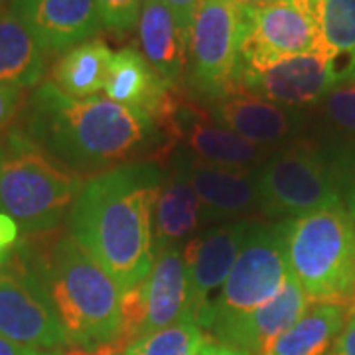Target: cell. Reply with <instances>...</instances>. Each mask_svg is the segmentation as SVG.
Returning <instances> with one entry per match:
<instances>
[{"label": "cell", "instance_id": "obj_29", "mask_svg": "<svg viewBox=\"0 0 355 355\" xmlns=\"http://www.w3.org/2000/svg\"><path fill=\"white\" fill-rule=\"evenodd\" d=\"M162 2L166 4V8L174 14L180 28L188 34L202 0H162Z\"/></svg>", "mask_w": 355, "mask_h": 355}, {"label": "cell", "instance_id": "obj_18", "mask_svg": "<svg viewBox=\"0 0 355 355\" xmlns=\"http://www.w3.org/2000/svg\"><path fill=\"white\" fill-rule=\"evenodd\" d=\"M176 89L168 87L156 76V71L142 58L140 50L125 48L113 55V64L103 91L107 99L150 116L158 127Z\"/></svg>", "mask_w": 355, "mask_h": 355}, {"label": "cell", "instance_id": "obj_21", "mask_svg": "<svg viewBox=\"0 0 355 355\" xmlns=\"http://www.w3.org/2000/svg\"><path fill=\"white\" fill-rule=\"evenodd\" d=\"M312 113L306 137L322 144L347 170L354 182L355 79L338 85Z\"/></svg>", "mask_w": 355, "mask_h": 355}, {"label": "cell", "instance_id": "obj_17", "mask_svg": "<svg viewBox=\"0 0 355 355\" xmlns=\"http://www.w3.org/2000/svg\"><path fill=\"white\" fill-rule=\"evenodd\" d=\"M139 294L140 338L182 320H190L184 245H172L154 254L153 268L139 284Z\"/></svg>", "mask_w": 355, "mask_h": 355}, {"label": "cell", "instance_id": "obj_30", "mask_svg": "<svg viewBox=\"0 0 355 355\" xmlns=\"http://www.w3.org/2000/svg\"><path fill=\"white\" fill-rule=\"evenodd\" d=\"M326 355H355V314L349 312L343 330Z\"/></svg>", "mask_w": 355, "mask_h": 355}, {"label": "cell", "instance_id": "obj_20", "mask_svg": "<svg viewBox=\"0 0 355 355\" xmlns=\"http://www.w3.org/2000/svg\"><path fill=\"white\" fill-rule=\"evenodd\" d=\"M168 160L170 170L166 172L164 184L154 207V254L172 245H182L202 223L200 200L180 156L172 150Z\"/></svg>", "mask_w": 355, "mask_h": 355}, {"label": "cell", "instance_id": "obj_14", "mask_svg": "<svg viewBox=\"0 0 355 355\" xmlns=\"http://www.w3.org/2000/svg\"><path fill=\"white\" fill-rule=\"evenodd\" d=\"M200 200L202 223L237 221L259 209L257 170L203 164L174 148Z\"/></svg>", "mask_w": 355, "mask_h": 355}, {"label": "cell", "instance_id": "obj_39", "mask_svg": "<svg viewBox=\"0 0 355 355\" xmlns=\"http://www.w3.org/2000/svg\"><path fill=\"white\" fill-rule=\"evenodd\" d=\"M4 8V0H0V10Z\"/></svg>", "mask_w": 355, "mask_h": 355}, {"label": "cell", "instance_id": "obj_31", "mask_svg": "<svg viewBox=\"0 0 355 355\" xmlns=\"http://www.w3.org/2000/svg\"><path fill=\"white\" fill-rule=\"evenodd\" d=\"M0 355H67L64 349H40L16 343L4 336H0Z\"/></svg>", "mask_w": 355, "mask_h": 355}, {"label": "cell", "instance_id": "obj_8", "mask_svg": "<svg viewBox=\"0 0 355 355\" xmlns=\"http://www.w3.org/2000/svg\"><path fill=\"white\" fill-rule=\"evenodd\" d=\"M0 336L40 349L69 347L44 282L42 257L26 245L0 257Z\"/></svg>", "mask_w": 355, "mask_h": 355}, {"label": "cell", "instance_id": "obj_3", "mask_svg": "<svg viewBox=\"0 0 355 355\" xmlns=\"http://www.w3.org/2000/svg\"><path fill=\"white\" fill-rule=\"evenodd\" d=\"M42 272L69 347L123 352V288L71 235H62L42 257Z\"/></svg>", "mask_w": 355, "mask_h": 355}, {"label": "cell", "instance_id": "obj_28", "mask_svg": "<svg viewBox=\"0 0 355 355\" xmlns=\"http://www.w3.org/2000/svg\"><path fill=\"white\" fill-rule=\"evenodd\" d=\"M22 105H24L22 89L0 83V132L10 127L16 114L20 113Z\"/></svg>", "mask_w": 355, "mask_h": 355}, {"label": "cell", "instance_id": "obj_13", "mask_svg": "<svg viewBox=\"0 0 355 355\" xmlns=\"http://www.w3.org/2000/svg\"><path fill=\"white\" fill-rule=\"evenodd\" d=\"M214 121L245 140L268 150L284 148L306 137L312 111L266 101L247 91H235L209 107Z\"/></svg>", "mask_w": 355, "mask_h": 355}, {"label": "cell", "instance_id": "obj_5", "mask_svg": "<svg viewBox=\"0 0 355 355\" xmlns=\"http://www.w3.org/2000/svg\"><path fill=\"white\" fill-rule=\"evenodd\" d=\"M286 259L310 302L349 304L355 284V223L336 202L286 219Z\"/></svg>", "mask_w": 355, "mask_h": 355}, {"label": "cell", "instance_id": "obj_33", "mask_svg": "<svg viewBox=\"0 0 355 355\" xmlns=\"http://www.w3.org/2000/svg\"><path fill=\"white\" fill-rule=\"evenodd\" d=\"M198 355H249L247 352H241L237 347H231L225 343L217 342V340H209V342L203 345Z\"/></svg>", "mask_w": 355, "mask_h": 355}, {"label": "cell", "instance_id": "obj_25", "mask_svg": "<svg viewBox=\"0 0 355 355\" xmlns=\"http://www.w3.org/2000/svg\"><path fill=\"white\" fill-rule=\"evenodd\" d=\"M211 338L193 320H182L130 343L123 355H198Z\"/></svg>", "mask_w": 355, "mask_h": 355}, {"label": "cell", "instance_id": "obj_16", "mask_svg": "<svg viewBox=\"0 0 355 355\" xmlns=\"http://www.w3.org/2000/svg\"><path fill=\"white\" fill-rule=\"evenodd\" d=\"M310 300L294 277L282 291L257 310L211 328L217 342L237 347L249 355H263L279 336L294 326L310 310Z\"/></svg>", "mask_w": 355, "mask_h": 355}, {"label": "cell", "instance_id": "obj_23", "mask_svg": "<svg viewBox=\"0 0 355 355\" xmlns=\"http://www.w3.org/2000/svg\"><path fill=\"white\" fill-rule=\"evenodd\" d=\"M113 51L101 38H91L64 51L51 67V83L73 99L99 95L113 64Z\"/></svg>", "mask_w": 355, "mask_h": 355}, {"label": "cell", "instance_id": "obj_24", "mask_svg": "<svg viewBox=\"0 0 355 355\" xmlns=\"http://www.w3.org/2000/svg\"><path fill=\"white\" fill-rule=\"evenodd\" d=\"M349 304H314L294 326L279 336L263 355H326L343 330Z\"/></svg>", "mask_w": 355, "mask_h": 355}, {"label": "cell", "instance_id": "obj_32", "mask_svg": "<svg viewBox=\"0 0 355 355\" xmlns=\"http://www.w3.org/2000/svg\"><path fill=\"white\" fill-rule=\"evenodd\" d=\"M18 233H20V229L14 223L12 217L0 214V257H4L10 249L16 247Z\"/></svg>", "mask_w": 355, "mask_h": 355}, {"label": "cell", "instance_id": "obj_35", "mask_svg": "<svg viewBox=\"0 0 355 355\" xmlns=\"http://www.w3.org/2000/svg\"><path fill=\"white\" fill-rule=\"evenodd\" d=\"M231 2H235L237 6H245V8H261V6L272 4L277 0H231Z\"/></svg>", "mask_w": 355, "mask_h": 355}, {"label": "cell", "instance_id": "obj_19", "mask_svg": "<svg viewBox=\"0 0 355 355\" xmlns=\"http://www.w3.org/2000/svg\"><path fill=\"white\" fill-rule=\"evenodd\" d=\"M140 53L168 87H182L188 64V34L162 0H144L139 18Z\"/></svg>", "mask_w": 355, "mask_h": 355}, {"label": "cell", "instance_id": "obj_1", "mask_svg": "<svg viewBox=\"0 0 355 355\" xmlns=\"http://www.w3.org/2000/svg\"><path fill=\"white\" fill-rule=\"evenodd\" d=\"M20 128L77 176H95L148 154L170 156L150 116L99 95L73 99L51 81L40 83L28 97Z\"/></svg>", "mask_w": 355, "mask_h": 355}, {"label": "cell", "instance_id": "obj_34", "mask_svg": "<svg viewBox=\"0 0 355 355\" xmlns=\"http://www.w3.org/2000/svg\"><path fill=\"white\" fill-rule=\"evenodd\" d=\"M345 207H347V211H349V216H352L355 223V180L345 191Z\"/></svg>", "mask_w": 355, "mask_h": 355}, {"label": "cell", "instance_id": "obj_15", "mask_svg": "<svg viewBox=\"0 0 355 355\" xmlns=\"http://www.w3.org/2000/svg\"><path fill=\"white\" fill-rule=\"evenodd\" d=\"M12 10L46 55H62L103 28L95 0H12Z\"/></svg>", "mask_w": 355, "mask_h": 355}, {"label": "cell", "instance_id": "obj_22", "mask_svg": "<svg viewBox=\"0 0 355 355\" xmlns=\"http://www.w3.org/2000/svg\"><path fill=\"white\" fill-rule=\"evenodd\" d=\"M46 76V53L12 8L0 10V83L38 87Z\"/></svg>", "mask_w": 355, "mask_h": 355}, {"label": "cell", "instance_id": "obj_2", "mask_svg": "<svg viewBox=\"0 0 355 355\" xmlns=\"http://www.w3.org/2000/svg\"><path fill=\"white\" fill-rule=\"evenodd\" d=\"M164 178L154 160L114 166L83 182L67 211V235L123 292L140 284L153 268L154 207Z\"/></svg>", "mask_w": 355, "mask_h": 355}, {"label": "cell", "instance_id": "obj_27", "mask_svg": "<svg viewBox=\"0 0 355 355\" xmlns=\"http://www.w3.org/2000/svg\"><path fill=\"white\" fill-rule=\"evenodd\" d=\"M101 26L113 34H127L139 24L144 0H95Z\"/></svg>", "mask_w": 355, "mask_h": 355}, {"label": "cell", "instance_id": "obj_10", "mask_svg": "<svg viewBox=\"0 0 355 355\" xmlns=\"http://www.w3.org/2000/svg\"><path fill=\"white\" fill-rule=\"evenodd\" d=\"M326 50L330 48L322 34L320 0H277L245 8L241 76L263 71L286 58Z\"/></svg>", "mask_w": 355, "mask_h": 355}, {"label": "cell", "instance_id": "obj_38", "mask_svg": "<svg viewBox=\"0 0 355 355\" xmlns=\"http://www.w3.org/2000/svg\"><path fill=\"white\" fill-rule=\"evenodd\" d=\"M67 355H91L87 352H81V349H71V352H67Z\"/></svg>", "mask_w": 355, "mask_h": 355}, {"label": "cell", "instance_id": "obj_12", "mask_svg": "<svg viewBox=\"0 0 355 355\" xmlns=\"http://www.w3.org/2000/svg\"><path fill=\"white\" fill-rule=\"evenodd\" d=\"M249 217L229 221L191 237L184 245V265L190 292V320L203 330L211 328L219 292L241 251L251 227Z\"/></svg>", "mask_w": 355, "mask_h": 355}, {"label": "cell", "instance_id": "obj_7", "mask_svg": "<svg viewBox=\"0 0 355 355\" xmlns=\"http://www.w3.org/2000/svg\"><path fill=\"white\" fill-rule=\"evenodd\" d=\"M245 6L231 0H202L188 32L186 91L214 105L237 91L241 77Z\"/></svg>", "mask_w": 355, "mask_h": 355}, {"label": "cell", "instance_id": "obj_36", "mask_svg": "<svg viewBox=\"0 0 355 355\" xmlns=\"http://www.w3.org/2000/svg\"><path fill=\"white\" fill-rule=\"evenodd\" d=\"M91 355H123V352H116V349H101V352Z\"/></svg>", "mask_w": 355, "mask_h": 355}, {"label": "cell", "instance_id": "obj_9", "mask_svg": "<svg viewBox=\"0 0 355 355\" xmlns=\"http://www.w3.org/2000/svg\"><path fill=\"white\" fill-rule=\"evenodd\" d=\"M284 227L286 219L251 221L239 257L219 292L211 328L253 312L282 291L291 277Z\"/></svg>", "mask_w": 355, "mask_h": 355}, {"label": "cell", "instance_id": "obj_37", "mask_svg": "<svg viewBox=\"0 0 355 355\" xmlns=\"http://www.w3.org/2000/svg\"><path fill=\"white\" fill-rule=\"evenodd\" d=\"M349 312L355 314V284H354V292H352V296H349Z\"/></svg>", "mask_w": 355, "mask_h": 355}, {"label": "cell", "instance_id": "obj_11", "mask_svg": "<svg viewBox=\"0 0 355 355\" xmlns=\"http://www.w3.org/2000/svg\"><path fill=\"white\" fill-rule=\"evenodd\" d=\"M347 81H354L347 58L326 50L286 58L263 71L245 73L237 91H247L292 109L312 111L334 89Z\"/></svg>", "mask_w": 355, "mask_h": 355}, {"label": "cell", "instance_id": "obj_4", "mask_svg": "<svg viewBox=\"0 0 355 355\" xmlns=\"http://www.w3.org/2000/svg\"><path fill=\"white\" fill-rule=\"evenodd\" d=\"M81 176L46 154L20 127L0 132V214L24 235L50 233L67 216Z\"/></svg>", "mask_w": 355, "mask_h": 355}, {"label": "cell", "instance_id": "obj_26", "mask_svg": "<svg viewBox=\"0 0 355 355\" xmlns=\"http://www.w3.org/2000/svg\"><path fill=\"white\" fill-rule=\"evenodd\" d=\"M320 14L326 46L347 58L355 79V0H320Z\"/></svg>", "mask_w": 355, "mask_h": 355}, {"label": "cell", "instance_id": "obj_40", "mask_svg": "<svg viewBox=\"0 0 355 355\" xmlns=\"http://www.w3.org/2000/svg\"><path fill=\"white\" fill-rule=\"evenodd\" d=\"M354 180H355V164H354Z\"/></svg>", "mask_w": 355, "mask_h": 355}, {"label": "cell", "instance_id": "obj_6", "mask_svg": "<svg viewBox=\"0 0 355 355\" xmlns=\"http://www.w3.org/2000/svg\"><path fill=\"white\" fill-rule=\"evenodd\" d=\"M352 184L347 170L322 144L302 137L257 170L259 211L268 219H292L343 202Z\"/></svg>", "mask_w": 355, "mask_h": 355}]
</instances>
